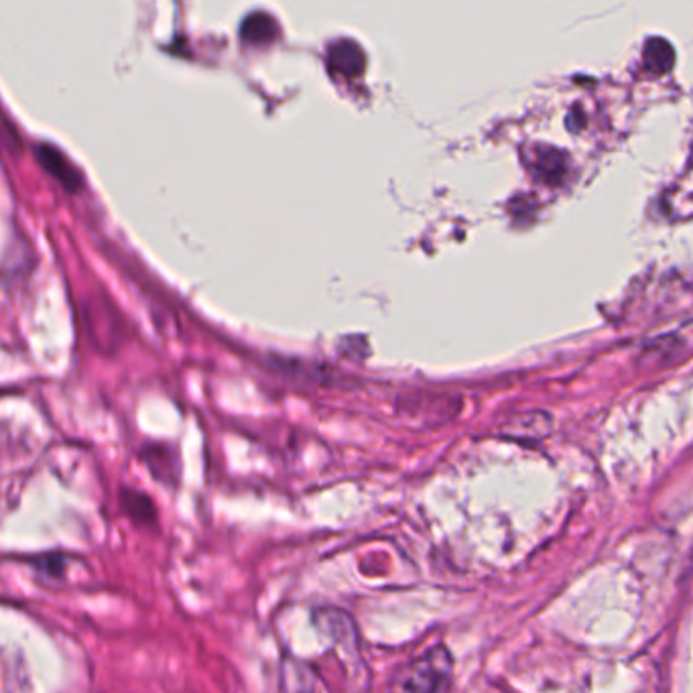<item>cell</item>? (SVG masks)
Instances as JSON below:
<instances>
[{
	"mask_svg": "<svg viewBox=\"0 0 693 693\" xmlns=\"http://www.w3.org/2000/svg\"><path fill=\"white\" fill-rule=\"evenodd\" d=\"M643 60L646 72L667 73L675 66V51L671 48L670 41L655 37L646 41Z\"/></svg>",
	"mask_w": 693,
	"mask_h": 693,
	"instance_id": "4",
	"label": "cell"
},
{
	"mask_svg": "<svg viewBox=\"0 0 693 693\" xmlns=\"http://www.w3.org/2000/svg\"><path fill=\"white\" fill-rule=\"evenodd\" d=\"M39 159H41V163L46 165L49 173L56 175L66 188H70V190L78 188V173L73 171L72 165L53 147H41Z\"/></svg>",
	"mask_w": 693,
	"mask_h": 693,
	"instance_id": "6",
	"label": "cell"
},
{
	"mask_svg": "<svg viewBox=\"0 0 693 693\" xmlns=\"http://www.w3.org/2000/svg\"><path fill=\"white\" fill-rule=\"evenodd\" d=\"M450 675L452 659L443 646H435L406 667L405 673L399 677L396 687L409 692H438L448 685Z\"/></svg>",
	"mask_w": 693,
	"mask_h": 693,
	"instance_id": "1",
	"label": "cell"
},
{
	"mask_svg": "<svg viewBox=\"0 0 693 693\" xmlns=\"http://www.w3.org/2000/svg\"><path fill=\"white\" fill-rule=\"evenodd\" d=\"M242 39L249 43H269L277 37V23L267 12H254L242 23Z\"/></svg>",
	"mask_w": 693,
	"mask_h": 693,
	"instance_id": "5",
	"label": "cell"
},
{
	"mask_svg": "<svg viewBox=\"0 0 693 693\" xmlns=\"http://www.w3.org/2000/svg\"><path fill=\"white\" fill-rule=\"evenodd\" d=\"M330 66L338 70V72L344 73V76H359L364 72V66H366V58H364V51L360 46H356L354 41H340L332 53H330Z\"/></svg>",
	"mask_w": 693,
	"mask_h": 693,
	"instance_id": "3",
	"label": "cell"
},
{
	"mask_svg": "<svg viewBox=\"0 0 693 693\" xmlns=\"http://www.w3.org/2000/svg\"><path fill=\"white\" fill-rule=\"evenodd\" d=\"M122 504L127 506L129 514H132L134 519H141L143 523L147 521H153L155 511H153V504L149 501V496L144 494H137V492H129V496L122 499Z\"/></svg>",
	"mask_w": 693,
	"mask_h": 693,
	"instance_id": "7",
	"label": "cell"
},
{
	"mask_svg": "<svg viewBox=\"0 0 693 693\" xmlns=\"http://www.w3.org/2000/svg\"><path fill=\"white\" fill-rule=\"evenodd\" d=\"M531 171L539 181L548 185H560L568 173V157L553 147L538 149L531 161Z\"/></svg>",
	"mask_w": 693,
	"mask_h": 693,
	"instance_id": "2",
	"label": "cell"
}]
</instances>
